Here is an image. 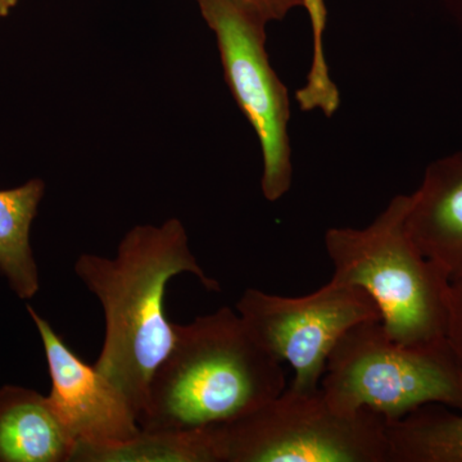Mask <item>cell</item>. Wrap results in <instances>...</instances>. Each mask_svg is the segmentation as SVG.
<instances>
[{"label":"cell","instance_id":"obj_1","mask_svg":"<svg viewBox=\"0 0 462 462\" xmlns=\"http://www.w3.org/2000/svg\"><path fill=\"white\" fill-rule=\"evenodd\" d=\"M74 269L105 311V340L94 366L123 394L139 421L152 376L176 339L175 322L165 310L169 282L191 273L208 291H220V284L191 254L179 218L160 226L138 225L125 234L114 258L84 254Z\"/></svg>","mask_w":462,"mask_h":462},{"label":"cell","instance_id":"obj_2","mask_svg":"<svg viewBox=\"0 0 462 462\" xmlns=\"http://www.w3.org/2000/svg\"><path fill=\"white\" fill-rule=\"evenodd\" d=\"M171 351L149 383L145 431L197 430L243 418L288 387L282 363L264 351L238 312L223 307L175 324Z\"/></svg>","mask_w":462,"mask_h":462},{"label":"cell","instance_id":"obj_3","mask_svg":"<svg viewBox=\"0 0 462 462\" xmlns=\"http://www.w3.org/2000/svg\"><path fill=\"white\" fill-rule=\"evenodd\" d=\"M409 205L410 196L394 197L366 227H331L324 243L331 279L366 291L392 339L430 345L447 339L451 278L413 242Z\"/></svg>","mask_w":462,"mask_h":462},{"label":"cell","instance_id":"obj_4","mask_svg":"<svg viewBox=\"0 0 462 462\" xmlns=\"http://www.w3.org/2000/svg\"><path fill=\"white\" fill-rule=\"evenodd\" d=\"M320 388L337 411L370 410L387 422L430 403L462 411V369L448 340L401 345L380 320L346 331L328 358Z\"/></svg>","mask_w":462,"mask_h":462},{"label":"cell","instance_id":"obj_5","mask_svg":"<svg viewBox=\"0 0 462 462\" xmlns=\"http://www.w3.org/2000/svg\"><path fill=\"white\" fill-rule=\"evenodd\" d=\"M221 462H389L388 424L337 411L318 391L291 387L254 412L217 424Z\"/></svg>","mask_w":462,"mask_h":462},{"label":"cell","instance_id":"obj_6","mask_svg":"<svg viewBox=\"0 0 462 462\" xmlns=\"http://www.w3.org/2000/svg\"><path fill=\"white\" fill-rule=\"evenodd\" d=\"M197 2L203 20L215 33L227 87L260 142L263 197L276 202L291 189L293 166L288 90L266 51L269 20L242 0Z\"/></svg>","mask_w":462,"mask_h":462},{"label":"cell","instance_id":"obj_7","mask_svg":"<svg viewBox=\"0 0 462 462\" xmlns=\"http://www.w3.org/2000/svg\"><path fill=\"white\" fill-rule=\"evenodd\" d=\"M236 312L252 338L281 363L294 370L289 387L312 392L320 388L328 358L346 331L380 312L363 289L329 282L303 297H282L249 288Z\"/></svg>","mask_w":462,"mask_h":462},{"label":"cell","instance_id":"obj_8","mask_svg":"<svg viewBox=\"0 0 462 462\" xmlns=\"http://www.w3.org/2000/svg\"><path fill=\"white\" fill-rule=\"evenodd\" d=\"M27 311L44 346L51 383L48 400L75 440V452L105 448L138 436V418L118 389L94 365L81 360L50 321L32 306Z\"/></svg>","mask_w":462,"mask_h":462},{"label":"cell","instance_id":"obj_9","mask_svg":"<svg viewBox=\"0 0 462 462\" xmlns=\"http://www.w3.org/2000/svg\"><path fill=\"white\" fill-rule=\"evenodd\" d=\"M407 229L422 254L451 281L462 278V152L440 158L410 194Z\"/></svg>","mask_w":462,"mask_h":462},{"label":"cell","instance_id":"obj_10","mask_svg":"<svg viewBox=\"0 0 462 462\" xmlns=\"http://www.w3.org/2000/svg\"><path fill=\"white\" fill-rule=\"evenodd\" d=\"M75 440L32 389L0 388V462H72Z\"/></svg>","mask_w":462,"mask_h":462},{"label":"cell","instance_id":"obj_11","mask_svg":"<svg viewBox=\"0 0 462 462\" xmlns=\"http://www.w3.org/2000/svg\"><path fill=\"white\" fill-rule=\"evenodd\" d=\"M44 193L42 179L0 190V273L23 300H30L41 289L30 233Z\"/></svg>","mask_w":462,"mask_h":462},{"label":"cell","instance_id":"obj_12","mask_svg":"<svg viewBox=\"0 0 462 462\" xmlns=\"http://www.w3.org/2000/svg\"><path fill=\"white\" fill-rule=\"evenodd\" d=\"M430 403L387 422L391 461L462 462V411Z\"/></svg>","mask_w":462,"mask_h":462},{"label":"cell","instance_id":"obj_13","mask_svg":"<svg viewBox=\"0 0 462 462\" xmlns=\"http://www.w3.org/2000/svg\"><path fill=\"white\" fill-rule=\"evenodd\" d=\"M72 462H221L217 425L175 431L141 430L127 442L76 451Z\"/></svg>","mask_w":462,"mask_h":462},{"label":"cell","instance_id":"obj_14","mask_svg":"<svg viewBox=\"0 0 462 462\" xmlns=\"http://www.w3.org/2000/svg\"><path fill=\"white\" fill-rule=\"evenodd\" d=\"M447 340L462 369V278L451 281L449 322Z\"/></svg>","mask_w":462,"mask_h":462},{"label":"cell","instance_id":"obj_15","mask_svg":"<svg viewBox=\"0 0 462 462\" xmlns=\"http://www.w3.org/2000/svg\"><path fill=\"white\" fill-rule=\"evenodd\" d=\"M256 7L267 20L281 21L291 9L305 7V0H242Z\"/></svg>","mask_w":462,"mask_h":462},{"label":"cell","instance_id":"obj_16","mask_svg":"<svg viewBox=\"0 0 462 462\" xmlns=\"http://www.w3.org/2000/svg\"><path fill=\"white\" fill-rule=\"evenodd\" d=\"M18 0H0V18L8 16L9 12L16 7Z\"/></svg>","mask_w":462,"mask_h":462}]
</instances>
